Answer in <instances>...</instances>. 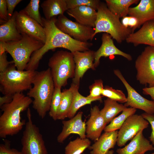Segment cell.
I'll return each instance as SVG.
<instances>
[{
    "label": "cell",
    "instance_id": "obj_1",
    "mask_svg": "<svg viewBox=\"0 0 154 154\" xmlns=\"http://www.w3.org/2000/svg\"><path fill=\"white\" fill-rule=\"evenodd\" d=\"M31 98L22 93L15 94L12 101L0 107L3 112L0 116V137L5 138L7 136L18 133L26 124L22 120L21 114L27 110L32 103Z\"/></svg>",
    "mask_w": 154,
    "mask_h": 154
},
{
    "label": "cell",
    "instance_id": "obj_2",
    "mask_svg": "<svg viewBox=\"0 0 154 154\" xmlns=\"http://www.w3.org/2000/svg\"><path fill=\"white\" fill-rule=\"evenodd\" d=\"M56 19V17L50 19L42 18L46 40L44 45L37 51L40 56L43 57L49 50L57 48L68 49L71 52L90 50L89 48L93 45L92 43L78 41L62 32L55 25Z\"/></svg>",
    "mask_w": 154,
    "mask_h": 154
},
{
    "label": "cell",
    "instance_id": "obj_3",
    "mask_svg": "<svg viewBox=\"0 0 154 154\" xmlns=\"http://www.w3.org/2000/svg\"><path fill=\"white\" fill-rule=\"evenodd\" d=\"M27 96L33 98V108L42 119L49 111L54 86L50 68L37 71Z\"/></svg>",
    "mask_w": 154,
    "mask_h": 154
},
{
    "label": "cell",
    "instance_id": "obj_4",
    "mask_svg": "<svg viewBox=\"0 0 154 154\" xmlns=\"http://www.w3.org/2000/svg\"><path fill=\"white\" fill-rule=\"evenodd\" d=\"M97 11L93 38L96 34L104 32L109 34L117 43H121L132 33V29L124 26L119 18L109 9L106 3L100 2Z\"/></svg>",
    "mask_w": 154,
    "mask_h": 154
},
{
    "label": "cell",
    "instance_id": "obj_5",
    "mask_svg": "<svg viewBox=\"0 0 154 154\" xmlns=\"http://www.w3.org/2000/svg\"><path fill=\"white\" fill-rule=\"evenodd\" d=\"M14 63L0 72V90L4 95H14L29 90L37 71L16 69Z\"/></svg>",
    "mask_w": 154,
    "mask_h": 154
},
{
    "label": "cell",
    "instance_id": "obj_6",
    "mask_svg": "<svg viewBox=\"0 0 154 154\" xmlns=\"http://www.w3.org/2000/svg\"><path fill=\"white\" fill-rule=\"evenodd\" d=\"M22 35V38L19 40L0 43L12 57L17 69L23 71L25 70L32 54L44 44L26 35Z\"/></svg>",
    "mask_w": 154,
    "mask_h": 154
},
{
    "label": "cell",
    "instance_id": "obj_7",
    "mask_svg": "<svg viewBox=\"0 0 154 154\" xmlns=\"http://www.w3.org/2000/svg\"><path fill=\"white\" fill-rule=\"evenodd\" d=\"M48 65L55 88L65 86L68 79L74 77L75 64L71 52L63 50L56 51L49 58Z\"/></svg>",
    "mask_w": 154,
    "mask_h": 154
},
{
    "label": "cell",
    "instance_id": "obj_8",
    "mask_svg": "<svg viewBox=\"0 0 154 154\" xmlns=\"http://www.w3.org/2000/svg\"><path fill=\"white\" fill-rule=\"evenodd\" d=\"M27 121L21 139L23 154H48L45 142L39 128L33 123L30 109L27 110Z\"/></svg>",
    "mask_w": 154,
    "mask_h": 154
},
{
    "label": "cell",
    "instance_id": "obj_9",
    "mask_svg": "<svg viewBox=\"0 0 154 154\" xmlns=\"http://www.w3.org/2000/svg\"><path fill=\"white\" fill-rule=\"evenodd\" d=\"M137 80L141 84L154 86V47L147 46L135 62Z\"/></svg>",
    "mask_w": 154,
    "mask_h": 154
},
{
    "label": "cell",
    "instance_id": "obj_10",
    "mask_svg": "<svg viewBox=\"0 0 154 154\" xmlns=\"http://www.w3.org/2000/svg\"><path fill=\"white\" fill-rule=\"evenodd\" d=\"M55 25L62 32L78 41L86 42L93 38L94 29L72 21L64 15L58 16Z\"/></svg>",
    "mask_w": 154,
    "mask_h": 154
},
{
    "label": "cell",
    "instance_id": "obj_11",
    "mask_svg": "<svg viewBox=\"0 0 154 154\" xmlns=\"http://www.w3.org/2000/svg\"><path fill=\"white\" fill-rule=\"evenodd\" d=\"M149 123L141 115L134 114L126 120L118 133L117 144L122 147L131 140L139 131L149 126Z\"/></svg>",
    "mask_w": 154,
    "mask_h": 154
},
{
    "label": "cell",
    "instance_id": "obj_12",
    "mask_svg": "<svg viewBox=\"0 0 154 154\" xmlns=\"http://www.w3.org/2000/svg\"><path fill=\"white\" fill-rule=\"evenodd\" d=\"M15 22L17 29L22 35H26L44 44L46 34L44 27L24 13L17 11Z\"/></svg>",
    "mask_w": 154,
    "mask_h": 154
},
{
    "label": "cell",
    "instance_id": "obj_13",
    "mask_svg": "<svg viewBox=\"0 0 154 154\" xmlns=\"http://www.w3.org/2000/svg\"><path fill=\"white\" fill-rule=\"evenodd\" d=\"M114 72L127 90V96L126 102L124 105L125 106L140 109L145 113L154 114V102L146 99L138 93L129 84L119 70H114Z\"/></svg>",
    "mask_w": 154,
    "mask_h": 154
},
{
    "label": "cell",
    "instance_id": "obj_14",
    "mask_svg": "<svg viewBox=\"0 0 154 154\" xmlns=\"http://www.w3.org/2000/svg\"><path fill=\"white\" fill-rule=\"evenodd\" d=\"M95 52L89 50L72 52L75 64V74L72 82L80 84V79L88 70H96L94 64Z\"/></svg>",
    "mask_w": 154,
    "mask_h": 154
},
{
    "label": "cell",
    "instance_id": "obj_15",
    "mask_svg": "<svg viewBox=\"0 0 154 154\" xmlns=\"http://www.w3.org/2000/svg\"><path fill=\"white\" fill-rule=\"evenodd\" d=\"M83 112H80L68 120H63L62 128L57 137V141L63 143L68 136L72 133L78 135L82 139L86 138V125L82 119Z\"/></svg>",
    "mask_w": 154,
    "mask_h": 154
},
{
    "label": "cell",
    "instance_id": "obj_16",
    "mask_svg": "<svg viewBox=\"0 0 154 154\" xmlns=\"http://www.w3.org/2000/svg\"><path fill=\"white\" fill-rule=\"evenodd\" d=\"M112 38L108 33L102 34L101 45L99 48L95 52L94 64L95 68L99 65L100 59L102 57L118 55L124 57L129 61L132 60V57L130 54L122 51L115 46Z\"/></svg>",
    "mask_w": 154,
    "mask_h": 154
},
{
    "label": "cell",
    "instance_id": "obj_17",
    "mask_svg": "<svg viewBox=\"0 0 154 154\" xmlns=\"http://www.w3.org/2000/svg\"><path fill=\"white\" fill-rule=\"evenodd\" d=\"M107 124L98 107L95 106L91 109L90 117L86 123V137L92 140L97 141Z\"/></svg>",
    "mask_w": 154,
    "mask_h": 154
},
{
    "label": "cell",
    "instance_id": "obj_18",
    "mask_svg": "<svg viewBox=\"0 0 154 154\" xmlns=\"http://www.w3.org/2000/svg\"><path fill=\"white\" fill-rule=\"evenodd\" d=\"M128 15L137 20L134 30L147 22L154 21V0H140L136 6L129 7Z\"/></svg>",
    "mask_w": 154,
    "mask_h": 154
},
{
    "label": "cell",
    "instance_id": "obj_19",
    "mask_svg": "<svg viewBox=\"0 0 154 154\" xmlns=\"http://www.w3.org/2000/svg\"><path fill=\"white\" fill-rule=\"evenodd\" d=\"M125 40L135 46L143 44L154 47V21L144 23L138 31L130 34Z\"/></svg>",
    "mask_w": 154,
    "mask_h": 154
},
{
    "label": "cell",
    "instance_id": "obj_20",
    "mask_svg": "<svg viewBox=\"0 0 154 154\" xmlns=\"http://www.w3.org/2000/svg\"><path fill=\"white\" fill-rule=\"evenodd\" d=\"M139 131L129 144L122 148L117 149L118 154H144L149 151L154 150V147L144 136L143 132Z\"/></svg>",
    "mask_w": 154,
    "mask_h": 154
},
{
    "label": "cell",
    "instance_id": "obj_21",
    "mask_svg": "<svg viewBox=\"0 0 154 154\" xmlns=\"http://www.w3.org/2000/svg\"><path fill=\"white\" fill-rule=\"evenodd\" d=\"M76 22L84 26L94 28L97 17V10L91 7L81 6L68 9L66 11Z\"/></svg>",
    "mask_w": 154,
    "mask_h": 154
},
{
    "label": "cell",
    "instance_id": "obj_22",
    "mask_svg": "<svg viewBox=\"0 0 154 154\" xmlns=\"http://www.w3.org/2000/svg\"><path fill=\"white\" fill-rule=\"evenodd\" d=\"M117 130L105 132L89 148L90 154H105L114 148L117 141Z\"/></svg>",
    "mask_w": 154,
    "mask_h": 154
},
{
    "label": "cell",
    "instance_id": "obj_23",
    "mask_svg": "<svg viewBox=\"0 0 154 154\" xmlns=\"http://www.w3.org/2000/svg\"><path fill=\"white\" fill-rule=\"evenodd\" d=\"M17 11L13 13L12 17L0 26V42H6L21 40L23 36L18 31L15 22Z\"/></svg>",
    "mask_w": 154,
    "mask_h": 154
},
{
    "label": "cell",
    "instance_id": "obj_24",
    "mask_svg": "<svg viewBox=\"0 0 154 154\" xmlns=\"http://www.w3.org/2000/svg\"><path fill=\"white\" fill-rule=\"evenodd\" d=\"M79 87V84L72 82L69 89H64L62 92V99L58 112L57 119L63 120L67 117L74 96L78 90Z\"/></svg>",
    "mask_w": 154,
    "mask_h": 154
},
{
    "label": "cell",
    "instance_id": "obj_25",
    "mask_svg": "<svg viewBox=\"0 0 154 154\" xmlns=\"http://www.w3.org/2000/svg\"><path fill=\"white\" fill-rule=\"evenodd\" d=\"M44 18L50 19L52 18L64 15L68 10L66 0H46L41 3Z\"/></svg>",
    "mask_w": 154,
    "mask_h": 154
},
{
    "label": "cell",
    "instance_id": "obj_26",
    "mask_svg": "<svg viewBox=\"0 0 154 154\" xmlns=\"http://www.w3.org/2000/svg\"><path fill=\"white\" fill-rule=\"evenodd\" d=\"M109 9L119 19L128 15L130 6L137 3L139 0H106Z\"/></svg>",
    "mask_w": 154,
    "mask_h": 154
},
{
    "label": "cell",
    "instance_id": "obj_27",
    "mask_svg": "<svg viewBox=\"0 0 154 154\" xmlns=\"http://www.w3.org/2000/svg\"><path fill=\"white\" fill-rule=\"evenodd\" d=\"M104 108L100 110L107 124L111 121L120 112L127 108L124 105L119 104L116 101L107 98L104 101Z\"/></svg>",
    "mask_w": 154,
    "mask_h": 154
},
{
    "label": "cell",
    "instance_id": "obj_28",
    "mask_svg": "<svg viewBox=\"0 0 154 154\" xmlns=\"http://www.w3.org/2000/svg\"><path fill=\"white\" fill-rule=\"evenodd\" d=\"M91 142L88 138L78 137L70 141L65 148V154H81L90 146Z\"/></svg>",
    "mask_w": 154,
    "mask_h": 154
},
{
    "label": "cell",
    "instance_id": "obj_29",
    "mask_svg": "<svg viewBox=\"0 0 154 154\" xmlns=\"http://www.w3.org/2000/svg\"><path fill=\"white\" fill-rule=\"evenodd\" d=\"M136 109L132 108H127L122 112L118 116L114 118L110 123L105 127V132H110L119 129L127 118L129 116L135 114Z\"/></svg>",
    "mask_w": 154,
    "mask_h": 154
},
{
    "label": "cell",
    "instance_id": "obj_30",
    "mask_svg": "<svg viewBox=\"0 0 154 154\" xmlns=\"http://www.w3.org/2000/svg\"><path fill=\"white\" fill-rule=\"evenodd\" d=\"M101 101L102 100L97 98H91L85 97L81 95L78 91L76 93L68 112L67 117L71 118L75 115L77 111L81 107L87 104H90L94 101Z\"/></svg>",
    "mask_w": 154,
    "mask_h": 154
},
{
    "label": "cell",
    "instance_id": "obj_31",
    "mask_svg": "<svg viewBox=\"0 0 154 154\" xmlns=\"http://www.w3.org/2000/svg\"><path fill=\"white\" fill-rule=\"evenodd\" d=\"M40 0H31L22 11L43 27L42 18L39 11Z\"/></svg>",
    "mask_w": 154,
    "mask_h": 154
},
{
    "label": "cell",
    "instance_id": "obj_32",
    "mask_svg": "<svg viewBox=\"0 0 154 154\" xmlns=\"http://www.w3.org/2000/svg\"><path fill=\"white\" fill-rule=\"evenodd\" d=\"M61 88H54L51 101L49 114L53 120H57V115L62 99Z\"/></svg>",
    "mask_w": 154,
    "mask_h": 154
},
{
    "label": "cell",
    "instance_id": "obj_33",
    "mask_svg": "<svg viewBox=\"0 0 154 154\" xmlns=\"http://www.w3.org/2000/svg\"><path fill=\"white\" fill-rule=\"evenodd\" d=\"M102 95L120 103H125L127 101V98L122 91L109 86L104 87Z\"/></svg>",
    "mask_w": 154,
    "mask_h": 154
},
{
    "label": "cell",
    "instance_id": "obj_34",
    "mask_svg": "<svg viewBox=\"0 0 154 154\" xmlns=\"http://www.w3.org/2000/svg\"><path fill=\"white\" fill-rule=\"evenodd\" d=\"M68 9L81 6L91 7L97 10L100 2L99 0H66Z\"/></svg>",
    "mask_w": 154,
    "mask_h": 154
},
{
    "label": "cell",
    "instance_id": "obj_35",
    "mask_svg": "<svg viewBox=\"0 0 154 154\" xmlns=\"http://www.w3.org/2000/svg\"><path fill=\"white\" fill-rule=\"evenodd\" d=\"M104 88L103 81L101 79L96 80L94 83L90 86V94L87 97L89 98L102 100L103 97L102 93Z\"/></svg>",
    "mask_w": 154,
    "mask_h": 154
},
{
    "label": "cell",
    "instance_id": "obj_36",
    "mask_svg": "<svg viewBox=\"0 0 154 154\" xmlns=\"http://www.w3.org/2000/svg\"><path fill=\"white\" fill-rule=\"evenodd\" d=\"M4 141V143L0 145V154H23L21 151L11 148L9 141L5 140Z\"/></svg>",
    "mask_w": 154,
    "mask_h": 154
},
{
    "label": "cell",
    "instance_id": "obj_37",
    "mask_svg": "<svg viewBox=\"0 0 154 154\" xmlns=\"http://www.w3.org/2000/svg\"><path fill=\"white\" fill-rule=\"evenodd\" d=\"M0 24H1L8 20L6 0H0Z\"/></svg>",
    "mask_w": 154,
    "mask_h": 154
},
{
    "label": "cell",
    "instance_id": "obj_38",
    "mask_svg": "<svg viewBox=\"0 0 154 154\" xmlns=\"http://www.w3.org/2000/svg\"><path fill=\"white\" fill-rule=\"evenodd\" d=\"M141 115L151 125V132L149 137L150 141L154 146V114L144 113Z\"/></svg>",
    "mask_w": 154,
    "mask_h": 154
},
{
    "label": "cell",
    "instance_id": "obj_39",
    "mask_svg": "<svg viewBox=\"0 0 154 154\" xmlns=\"http://www.w3.org/2000/svg\"><path fill=\"white\" fill-rule=\"evenodd\" d=\"M7 8L8 20L12 17L14 13V10L16 6L22 0H6Z\"/></svg>",
    "mask_w": 154,
    "mask_h": 154
},
{
    "label": "cell",
    "instance_id": "obj_40",
    "mask_svg": "<svg viewBox=\"0 0 154 154\" xmlns=\"http://www.w3.org/2000/svg\"><path fill=\"white\" fill-rule=\"evenodd\" d=\"M14 63L13 60L8 61L7 60V56L5 52L0 55V72L5 71L9 66Z\"/></svg>",
    "mask_w": 154,
    "mask_h": 154
},
{
    "label": "cell",
    "instance_id": "obj_41",
    "mask_svg": "<svg viewBox=\"0 0 154 154\" xmlns=\"http://www.w3.org/2000/svg\"><path fill=\"white\" fill-rule=\"evenodd\" d=\"M13 95H4L0 97V107L3 105L9 103L13 100Z\"/></svg>",
    "mask_w": 154,
    "mask_h": 154
},
{
    "label": "cell",
    "instance_id": "obj_42",
    "mask_svg": "<svg viewBox=\"0 0 154 154\" xmlns=\"http://www.w3.org/2000/svg\"><path fill=\"white\" fill-rule=\"evenodd\" d=\"M143 93L150 96L154 102V86L151 87H145L143 89Z\"/></svg>",
    "mask_w": 154,
    "mask_h": 154
},
{
    "label": "cell",
    "instance_id": "obj_43",
    "mask_svg": "<svg viewBox=\"0 0 154 154\" xmlns=\"http://www.w3.org/2000/svg\"><path fill=\"white\" fill-rule=\"evenodd\" d=\"M114 151L113 150H109L107 153L105 154H114Z\"/></svg>",
    "mask_w": 154,
    "mask_h": 154
},
{
    "label": "cell",
    "instance_id": "obj_44",
    "mask_svg": "<svg viewBox=\"0 0 154 154\" xmlns=\"http://www.w3.org/2000/svg\"><path fill=\"white\" fill-rule=\"evenodd\" d=\"M154 154V152L152 153H151V154Z\"/></svg>",
    "mask_w": 154,
    "mask_h": 154
}]
</instances>
